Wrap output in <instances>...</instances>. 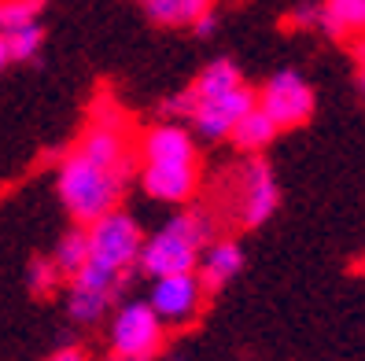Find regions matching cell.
Masks as SVG:
<instances>
[{"label":"cell","instance_id":"1","mask_svg":"<svg viewBox=\"0 0 365 361\" xmlns=\"http://www.w3.org/2000/svg\"><path fill=\"white\" fill-rule=\"evenodd\" d=\"M130 169L133 162L125 122L118 111L100 108L96 122L74 144V152L59 162V199L78 225H93L118 206Z\"/></svg>","mask_w":365,"mask_h":361},{"label":"cell","instance_id":"2","mask_svg":"<svg viewBox=\"0 0 365 361\" xmlns=\"http://www.w3.org/2000/svg\"><path fill=\"white\" fill-rule=\"evenodd\" d=\"M255 108V93L247 89L244 74L232 59H214L207 70L192 81V89L166 103V115H185L192 130L207 140H225L232 125Z\"/></svg>","mask_w":365,"mask_h":361},{"label":"cell","instance_id":"3","mask_svg":"<svg viewBox=\"0 0 365 361\" xmlns=\"http://www.w3.org/2000/svg\"><path fill=\"white\" fill-rule=\"evenodd\" d=\"M207 240H210V218L203 210H181L170 221H163L152 236H144L137 266L152 281L170 277V273H196Z\"/></svg>","mask_w":365,"mask_h":361},{"label":"cell","instance_id":"4","mask_svg":"<svg viewBox=\"0 0 365 361\" xmlns=\"http://www.w3.org/2000/svg\"><path fill=\"white\" fill-rule=\"evenodd\" d=\"M85 232H89V266L111 273L118 281H130L144 247L140 225L125 210H111V214L96 218L93 225H85Z\"/></svg>","mask_w":365,"mask_h":361},{"label":"cell","instance_id":"5","mask_svg":"<svg viewBox=\"0 0 365 361\" xmlns=\"http://www.w3.org/2000/svg\"><path fill=\"white\" fill-rule=\"evenodd\" d=\"M232 218L244 229H259L273 218L277 203H281V188H277L273 169L262 159H247L232 174Z\"/></svg>","mask_w":365,"mask_h":361},{"label":"cell","instance_id":"6","mask_svg":"<svg viewBox=\"0 0 365 361\" xmlns=\"http://www.w3.org/2000/svg\"><path fill=\"white\" fill-rule=\"evenodd\" d=\"M166 325L148 303H122L111 317V350L115 361H148L163 347Z\"/></svg>","mask_w":365,"mask_h":361},{"label":"cell","instance_id":"7","mask_svg":"<svg viewBox=\"0 0 365 361\" xmlns=\"http://www.w3.org/2000/svg\"><path fill=\"white\" fill-rule=\"evenodd\" d=\"M255 103L269 115L277 130H295V125L310 122V115H314V89L303 74L277 70L262 85V93H255Z\"/></svg>","mask_w":365,"mask_h":361},{"label":"cell","instance_id":"8","mask_svg":"<svg viewBox=\"0 0 365 361\" xmlns=\"http://www.w3.org/2000/svg\"><path fill=\"white\" fill-rule=\"evenodd\" d=\"M207 291L200 284L196 273H170V277H155L152 291H148V306L159 321L170 328H181L188 321H196L200 310H203Z\"/></svg>","mask_w":365,"mask_h":361},{"label":"cell","instance_id":"9","mask_svg":"<svg viewBox=\"0 0 365 361\" xmlns=\"http://www.w3.org/2000/svg\"><path fill=\"white\" fill-rule=\"evenodd\" d=\"M140 188L159 203H188L200 188V162H140Z\"/></svg>","mask_w":365,"mask_h":361},{"label":"cell","instance_id":"10","mask_svg":"<svg viewBox=\"0 0 365 361\" xmlns=\"http://www.w3.org/2000/svg\"><path fill=\"white\" fill-rule=\"evenodd\" d=\"M140 162H200V152L181 122H159L140 137Z\"/></svg>","mask_w":365,"mask_h":361},{"label":"cell","instance_id":"11","mask_svg":"<svg viewBox=\"0 0 365 361\" xmlns=\"http://www.w3.org/2000/svg\"><path fill=\"white\" fill-rule=\"evenodd\" d=\"M244 269V251L236 240H214L203 247L200 254V266H196V277L203 284V291H218L225 288L236 273Z\"/></svg>","mask_w":365,"mask_h":361},{"label":"cell","instance_id":"12","mask_svg":"<svg viewBox=\"0 0 365 361\" xmlns=\"http://www.w3.org/2000/svg\"><path fill=\"white\" fill-rule=\"evenodd\" d=\"M321 30L329 37L365 33V0H325L321 4Z\"/></svg>","mask_w":365,"mask_h":361},{"label":"cell","instance_id":"13","mask_svg":"<svg viewBox=\"0 0 365 361\" xmlns=\"http://www.w3.org/2000/svg\"><path fill=\"white\" fill-rule=\"evenodd\" d=\"M277 133H281V130H277V125L269 122V115L259 108V103H255V108L232 125L229 137L236 140V147H240V152H251V155H255V152H262V147H269Z\"/></svg>","mask_w":365,"mask_h":361},{"label":"cell","instance_id":"14","mask_svg":"<svg viewBox=\"0 0 365 361\" xmlns=\"http://www.w3.org/2000/svg\"><path fill=\"white\" fill-rule=\"evenodd\" d=\"M140 4L159 26H192L200 15L210 11V0H140Z\"/></svg>","mask_w":365,"mask_h":361},{"label":"cell","instance_id":"15","mask_svg":"<svg viewBox=\"0 0 365 361\" xmlns=\"http://www.w3.org/2000/svg\"><path fill=\"white\" fill-rule=\"evenodd\" d=\"M89 262V232H85V225L71 229L67 236H63L52 251V266L59 277H74V273Z\"/></svg>","mask_w":365,"mask_h":361},{"label":"cell","instance_id":"16","mask_svg":"<svg viewBox=\"0 0 365 361\" xmlns=\"http://www.w3.org/2000/svg\"><path fill=\"white\" fill-rule=\"evenodd\" d=\"M48 0H0V33H11L19 26H34Z\"/></svg>","mask_w":365,"mask_h":361},{"label":"cell","instance_id":"17","mask_svg":"<svg viewBox=\"0 0 365 361\" xmlns=\"http://www.w3.org/2000/svg\"><path fill=\"white\" fill-rule=\"evenodd\" d=\"M4 41H8V56H11V59L30 63V59L41 52V45H45V30H41V23H34V26H19V30L4 33Z\"/></svg>","mask_w":365,"mask_h":361},{"label":"cell","instance_id":"18","mask_svg":"<svg viewBox=\"0 0 365 361\" xmlns=\"http://www.w3.org/2000/svg\"><path fill=\"white\" fill-rule=\"evenodd\" d=\"M56 281H59V273H56L52 258H34V262H30V291L48 295V291L56 288Z\"/></svg>","mask_w":365,"mask_h":361},{"label":"cell","instance_id":"19","mask_svg":"<svg viewBox=\"0 0 365 361\" xmlns=\"http://www.w3.org/2000/svg\"><path fill=\"white\" fill-rule=\"evenodd\" d=\"M288 23H292V26H299V30L317 26V23H321V4H299V8L288 15Z\"/></svg>","mask_w":365,"mask_h":361},{"label":"cell","instance_id":"20","mask_svg":"<svg viewBox=\"0 0 365 361\" xmlns=\"http://www.w3.org/2000/svg\"><path fill=\"white\" fill-rule=\"evenodd\" d=\"M192 30H196L200 37H210L214 30H218V15H214V11H207V15H200V19H196V23H192Z\"/></svg>","mask_w":365,"mask_h":361},{"label":"cell","instance_id":"21","mask_svg":"<svg viewBox=\"0 0 365 361\" xmlns=\"http://www.w3.org/2000/svg\"><path fill=\"white\" fill-rule=\"evenodd\" d=\"M45 361H85V354H81L78 347H63V350H56V354L45 357Z\"/></svg>","mask_w":365,"mask_h":361},{"label":"cell","instance_id":"22","mask_svg":"<svg viewBox=\"0 0 365 361\" xmlns=\"http://www.w3.org/2000/svg\"><path fill=\"white\" fill-rule=\"evenodd\" d=\"M358 59H361V70H358V85H361V96H365V41L358 45Z\"/></svg>","mask_w":365,"mask_h":361},{"label":"cell","instance_id":"23","mask_svg":"<svg viewBox=\"0 0 365 361\" xmlns=\"http://www.w3.org/2000/svg\"><path fill=\"white\" fill-rule=\"evenodd\" d=\"M11 63V56H8V41H4V33H0V70H4Z\"/></svg>","mask_w":365,"mask_h":361},{"label":"cell","instance_id":"24","mask_svg":"<svg viewBox=\"0 0 365 361\" xmlns=\"http://www.w3.org/2000/svg\"><path fill=\"white\" fill-rule=\"evenodd\" d=\"M361 269H365V262H361Z\"/></svg>","mask_w":365,"mask_h":361}]
</instances>
